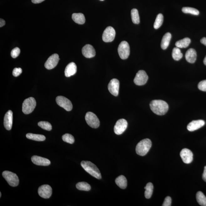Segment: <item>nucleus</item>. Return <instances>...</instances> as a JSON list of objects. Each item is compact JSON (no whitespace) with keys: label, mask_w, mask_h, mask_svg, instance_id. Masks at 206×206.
Instances as JSON below:
<instances>
[{"label":"nucleus","mask_w":206,"mask_h":206,"mask_svg":"<svg viewBox=\"0 0 206 206\" xmlns=\"http://www.w3.org/2000/svg\"><path fill=\"white\" fill-rule=\"evenodd\" d=\"M45 0H32V2L34 3H39L43 2Z\"/></svg>","instance_id":"42"},{"label":"nucleus","mask_w":206,"mask_h":206,"mask_svg":"<svg viewBox=\"0 0 206 206\" xmlns=\"http://www.w3.org/2000/svg\"><path fill=\"white\" fill-rule=\"evenodd\" d=\"M203 63L204 64L206 65V56L205 57V58H204V59L203 60Z\"/></svg>","instance_id":"44"},{"label":"nucleus","mask_w":206,"mask_h":206,"mask_svg":"<svg viewBox=\"0 0 206 206\" xmlns=\"http://www.w3.org/2000/svg\"><path fill=\"white\" fill-rule=\"evenodd\" d=\"M36 103L34 98L30 97L26 99L22 105V111L25 114H30L35 108Z\"/></svg>","instance_id":"5"},{"label":"nucleus","mask_w":206,"mask_h":206,"mask_svg":"<svg viewBox=\"0 0 206 206\" xmlns=\"http://www.w3.org/2000/svg\"><path fill=\"white\" fill-rule=\"evenodd\" d=\"M115 31L113 27H107L104 31L103 34V41L106 43L112 42L115 39Z\"/></svg>","instance_id":"11"},{"label":"nucleus","mask_w":206,"mask_h":206,"mask_svg":"<svg viewBox=\"0 0 206 206\" xmlns=\"http://www.w3.org/2000/svg\"><path fill=\"white\" fill-rule=\"evenodd\" d=\"M118 54L121 59L125 60L128 58L130 54V47L128 43L123 41L119 44L118 48Z\"/></svg>","instance_id":"6"},{"label":"nucleus","mask_w":206,"mask_h":206,"mask_svg":"<svg viewBox=\"0 0 206 206\" xmlns=\"http://www.w3.org/2000/svg\"><path fill=\"white\" fill-rule=\"evenodd\" d=\"M3 178L8 182V184L12 187L18 186L19 179L16 174L8 171H5L3 173Z\"/></svg>","instance_id":"4"},{"label":"nucleus","mask_w":206,"mask_h":206,"mask_svg":"<svg viewBox=\"0 0 206 206\" xmlns=\"http://www.w3.org/2000/svg\"><path fill=\"white\" fill-rule=\"evenodd\" d=\"M77 72V66L74 62L69 63L66 67L65 74L66 77H69L74 75Z\"/></svg>","instance_id":"20"},{"label":"nucleus","mask_w":206,"mask_h":206,"mask_svg":"<svg viewBox=\"0 0 206 206\" xmlns=\"http://www.w3.org/2000/svg\"><path fill=\"white\" fill-rule=\"evenodd\" d=\"M60 58L58 54L55 53L52 55L48 58L45 63V67L48 70H51L56 66Z\"/></svg>","instance_id":"13"},{"label":"nucleus","mask_w":206,"mask_h":206,"mask_svg":"<svg viewBox=\"0 0 206 206\" xmlns=\"http://www.w3.org/2000/svg\"><path fill=\"white\" fill-rule=\"evenodd\" d=\"M116 184L122 189H125L127 186V180L125 176L121 175L115 179Z\"/></svg>","instance_id":"24"},{"label":"nucleus","mask_w":206,"mask_h":206,"mask_svg":"<svg viewBox=\"0 0 206 206\" xmlns=\"http://www.w3.org/2000/svg\"><path fill=\"white\" fill-rule=\"evenodd\" d=\"M76 188L78 189L84 191H89L91 189V187L89 183L84 182L78 183L76 184Z\"/></svg>","instance_id":"29"},{"label":"nucleus","mask_w":206,"mask_h":206,"mask_svg":"<svg viewBox=\"0 0 206 206\" xmlns=\"http://www.w3.org/2000/svg\"><path fill=\"white\" fill-rule=\"evenodd\" d=\"M86 123L91 128H97L100 126V121L97 116L91 112H88L85 115Z\"/></svg>","instance_id":"7"},{"label":"nucleus","mask_w":206,"mask_h":206,"mask_svg":"<svg viewBox=\"0 0 206 206\" xmlns=\"http://www.w3.org/2000/svg\"><path fill=\"white\" fill-rule=\"evenodd\" d=\"M83 55L87 58H91L96 55V51L93 47L90 44H86L82 50Z\"/></svg>","instance_id":"16"},{"label":"nucleus","mask_w":206,"mask_h":206,"mask_svg":"<svg viewBox=\"0 0 206 206\" xmlns=\"http://www.w3.org/2000/svg\"><path fill=\"white\" fill-rule=\"evenodd\" d=\"M171 203V198L170 197L168 196L166 197L164 199L162 206H170Z\"/></svg>","instance_id":"39"},{"label":"nucleus","mask_w":206,"mask_h":206,"mask_svg":"<svg viewBox=\"0 0 206 206\" xmlns=\"http://www.w3.org/2000/svg\"><path fill=\"white\" fill-rule=\"evenodd\" d=\"M20 48H15L12 50L11 52V55L12 58H16L20 55Z\"/></svg>","instance_id":"36"},{"label":"nucleus","mask_w":206,"mask_h":206,"mask_svg":"<svg viewBox=\"0 0 206 206\" xmlns=\"http://www.w3.org/2000/svg\"><path fill=\"white\" fill-rule=\"evenodd\" d=\"M182 10L183 13H190L195 15H198L199 14V12L198 10L190 7H184L183 8Z\"/></svg>","instance_id":"33"},{"label":"nucleus","mask_w":206,"mask_h":206,"mask_svg":"<svg viewBox=\"0 0 206 206\" xmlns=\"http://www.w3.org/2000/svg\"><path fill=\"white\" fill-rule=\"evenodd\" d=\"M38 125L42 129L47 131H51L52 129L51 124L47 122H44V121L40 122L38 123Z\"/></svg>","instance_id":"34"},{"label":"nucleus","mask_w":206,"mask_h":206,"mask_svg":"<svg viewBox=\"0 0 206 206\" xmlns=\"http://www.w3.org/2000/svg\"><path fill=\"white\" fill-rule=\"evenodd\" d=\"M196 199L197 202L202 206H206V197L202 192L198 191L196 194Z\"/></svg>","instance_id":"28"},{"label":"nucleus","mask_w":206,"mask_h":206,"mask_svg":"<svg viewBox=\"0 0 206 206\" xmlns=\"http://www.w3.org/2000/svg\"><path fill=\"white\" fill-rule=\"evenodd\" d=\"M4 126L8 130H11L13 124V112L11 110H8L4 118Z\"/></svg>","instance_id":"17"},{"label":"nucleus","mask_w":206,"mask_h":206,"mask_svg":"<svg viewBox=\"0 0 206 206\" xmlns=\"http://www.w3.org/2000/svg\"><path fill=\"white\" fill-rule=\"evenodd\" d=\"M152 142L148 138L142 140L137 145L136 151L138 155L143 156L146 155L151 148Z\"/></svg>","instance_id":"3"},{"label":"nucleus","mask_w":206,"mask_h":206,"mask_svg":"<svg viewBox=\"0 0 206 206\" xmlns=\"http://www.w3.org/2000/svg\"><path fill=\"white\" fill-rule=\"evenodd\" d=\"M148 79V76L145 71L141 70L138 71L135 77L134 82L138 86H143L146 83Z\"/></svg>","instance_id":"9"},{"label":"nucleus","mask_w":206,"mask_h":206,"mask_svg":"<svg viewBox=\"0 0 206 206\" xmlns=\"http://www.w3.org/2000/svg\"><path fill=\"white\" fill-rule=\"evenodd\" d=\"M150 109L154 113L158 115H163L168 110V105L166 102L161 100H152L150 103Z\"/></svg>","instance_id":"1"},{"label":"nucleus","mask_w":206,"mask_h":206,"mask_svg":"<svg viewBox=\"0 0 206 206\" xmlns=\"http://www.w3.org/2000/svg\"><path fill=\"white\" fill-rule=\"evenodd\" d=\"M32 161L33 163L39 166H47L51 164V162L48 159L36 155L32 157Z\"/></svg>","instance_id":"19"},{"label":"nucleus","mask_w":206,"mask_h":206,"mask_svg":"<svg viewBox=\"0 0 206 206\" xmlns=\"http://www.w3.org/2000/svg\"><path fill=\"white\" fill-rule=\"evenodd\" d=\"M100 1H104V0H100Z\"/></svg>","instance_id":"46"},{"label":"nucleus","mask_w":206,"mask_h":206,"mask_svg":"<svg viewBox=\"0 0 206 206\" xmlns=\"http://www.w3.org/2000/svg\"><path fill=\"white\" fill-rule=\"evenodd\" d=\"M200 42L206 46V38L204 37L200 40Z\"/></svg>","instance_id":"43"},{"label":"nucleus","mask_w":206,"mask_h":206,"mask_svg":"<svg viewBox=\"0 0 206 206\" xmlns=\"http://www.w3.org/2000/svg\"><path fill=\"white\" fill-rule=\"evenodd\" d=\"M1 193H0V197H1Z\"/></svg>","instance_id":"45"},{"label":"nucleus","mask_w":206,"mask_h":206,"mask_svg":"<svg viewBox=\"0 0 206 206\" xmlns=\"http://www.w3.org/2000/svg\"><path fill=\"white\" fill-rule=\"evenodd\" d=\"M185 58L187 62L190 63H193L196 61L197 53L193 48H190L187 51L185 54Z\"/></svg>","instance_id":"21"},{"label":"nucleus","mask_w":206,"mask_h":206,"mask_svg":"<svg viewBox=\"0 0 206 206\" xmlns=\"http://www.w3.org/2000/svg\"><path fill=\"white\" fill-rule=\"evenodd\" d=\"M131 16L133 23L136 24L140 23V18L138 11L136 8H133L131 11Z\"/></svg>","instance_id":"31"},{"label":"nucleus","mask_w":206,"mask_h":206,"mask_svg":"<svg viewBox=\"0 0 206 206\" xmlns=\"http://www.w3.org/2000/svg\"><path fill=\"white\" fill-rule=\"evenodd\" d=\"M172 55L173 58L176 61H178L183 58V54L179 48H174L173 50Z\"/></svg>","instance_id":"30"},{"label":"nucleus","mask_w":206,"mask_h":206,"mask_svg":"<svg viewBox=\"0 0 206 206\" xmlns=\"http://www.w3.org/2000/svg\"><path fill=\"white\" fill-rule=\"evenodd\" d=\"M163 22V16L161 13H159L156 18L154 23V28L158 29L162 25Z\"/></svg>","instance_id":"32"},{"label":"nucleus","mask_w":206,"mask_h":206,"mask_svg":"<svg viewBox=\"0 0 206 206\" xmlns=\"http://www.w3.org/2000/svg\"><path fill=\"white\" fill-rule=\"evenodd\" d=\"M182 160L184 163L189 164L193 162V154L191 150L188 148H183L180 153Z\"/></svg>","instance_id":"15"},{"label":"nucleus","mask_w":206,"mask_h":206,"mask_svg":"<svg viewBox=\"0 0 206 206\" xmlns=\"http://www.w3.org/2000/svg\"><path fill=\"white\" fill-rule=\"evenodd\" d=\"M62 138L63 141L70 143V144H73L74 142V137L70 134H64L62 137Z\"/></svg>","instance_id":"35"},{"label":"nucleus","mask_w":206,"mask_h":206,"mask_svg":"<svg viewBox=\"0 0 206 206\" xmlns=\"http://www.w3.org/2000/svg\"><path fill=\"white\" fill-rule=\"evenodd\" d=\"M205 122L203 120H193L187 126V129L189 131H193L200 129L205 125Z\"/></svg>","instance_id":"18"},{"label":"nucleus","mask_w":206,"mask_h":206,"mask_svg":"<svg viewBox=\"0 0 206 206\" xmlns=\"http://www.w3.org/2000/svg\"><path fill=\"white\" fill-rule=\"evenodd\" d=\"M127 127V121L124 119H119L117 121L114 126V132L117 135L122 134L125 131Z\"/></svg>","instance_id":"10"},{"label":"nucleus","mask_w":206,"mask_h":206,"mask_svg":"<svg viewBox=\"0 0 206 206\" xmlns=\"http://www.w3.org/2000/svg\"><path fill=\"white\" fill-rule=\"evenodd\" d=\"M145 190V197L147 199L151 198L153 193V186L151 183H147L146 186L144 187Z\"/></svg>","instance_id":"27"},{"label":"nucleus","mask_w":206,"mask_h":206,"mask_svg":"<svg viewBox=\"0 0 206 206\" xmlns=\"http://www.w3.org/2000/svg\"><path fill=\"white\" fill-rule=\"evenodd\" d=\"M72 18L76 23L83 25L85 22V18L83 14L82 13H74L72 15Z\"/></svg>","instance_id":"23"},{"label":"nucleus","mask_w":206,"mask_h":206,"mask_svg":"<svg viewBox=\"0 0 206 206\" xmlns=\"http://www.w3.org/2000/svg\"><path fill=\"white\" fill-rule=\"evenodd\" d=\"M26 137L29 139L37 141H43L46 139L45 136L41 134H34L29 133H28L26 135Z\"/></svg>","instance_id":"26"},{"label":"nucleus","mask_w":206,"mask_h":206,"mask_svg":"<svg viewBox=\"0 0 206 206\" xmlns=\"http://www.w3.org/2000/svg\"><path fill=\"white\" fill-rule=\"evenodd\" d=\"M5 24H6V22L3 19H0V27H3V26L5 25Z\"/></svg>","instance_id":"41"},{"label":"nucleus","mask_w":206,"mask_h":206,"mask_svg":"<svg viewBox=\"0 0 206 206\" xmlns=\"http://www.w3.org/2000/svg\"><path fill=\"white\" fill-rule=\"evenodd\" d=\"M198 87L200 91L206 92V80L200 81L198 84Z\"/></svg>","instance_id":"37"},{"label":"nucleus","mask_w":206,"mask_h":206,"mask_svg":"<svg viewBox=\"0 0 206 206\" xmlns=\"http://www.w3.org/2000/svg\"><path fill=\"white\" fill-rule=\"evenodd\" d=\"M171 35L170 33H167L164 34L161 41V47L163 49H167L169 46L171 39Z\"/></svg>","instance_id":"22"},{"label":"nucleus","mask_w":206,"mask_h":206,"mask_svg":"<svg viewBox=\"0 0 206 206\" xmlns=\"http://www.w3.org/2000/svg\"><path fill=\"white\" fill-rule=\"evenodd\" d=\"M22 68H15L13 71V75L15 77H18L22 73Z\"/></svg>","instance_id":"38"},{"label":"nucleus","mask_w":206,"mask_h":206,"mask_svg":"<svg viewBox=\"0 0 206 206\" xmlns=\"http://www.w3.org/2000/svg\"><path fill=\"white\" fill-rule=\"evenodd\" d=\"M119 86V82L118 79H113L108 84V91L113 96H117L118 95Z\"/></svg>","instance_id":"14"},{"label":"nucleus","mask_w":206,"mask_h":206,"mask_svg":"<svg viewBox=\"0 0 206 206\" xmlns=\"http://www.w3.org/2000/svg\"><path fill=\"white\" fill-rule=\"evenodd\" d=\"M81 164L83 168L93 177L98 179H101V174L99 169L93 163L89 161H83Z\"/></svg>","instance_id":"2"},{"label":"nucleus","mask_w":206,"mask_h":206,"mask_svg":"<svg viewBox=\"0 0 206 206\" xmlns=\"http://www.w3.org/2000/svg\"><path fill=\"white\" fill-rule=\"evenodd\" d=\"M52 188L48 185H43L39 187L38 190L40 196L44 198H49L52 194Z\"/></svg>","instance_id":"12"},{"label":"nucleus","mask_w":206,"mask_h":206,"mask_svg":"<svg viewBox=\"0 0 206 206\" xmlns=\"http://www.w3.org/2000/svg\"><path fill=\"white\" fill-rule=\"evenodd\" d=\"M56 101L57 104L62 107L67 111H70L73 108V105L70 100L65 97L58 96L57 97Z\"/></svg>","instance_id":"8"},{"label":"nucleus","mask_w":206,"mask_h":206,"mask_svg":"<svg viewBox=\"0 0 206 206\" xmlns=\"http://www.w3.org/2000/svg\"><path fill=\"white\" fill-rule=\"evenodd\" d=\"M191 40L189 38H185L176 43V47L179 48H186L189 45Z\"/></svg>","instance_id":"25"},{"label":"nucleus","mask_w":206,"mask_h":206,"mask_svg":"<svg viewBox=\"0 0 206 206\" xmlns=\"http://www.w3.org/2000/svg\"><path fill=\"white\" fill-rule=\"evenodd\" d=\"M202 179L206 182V166L204 167L203 173L202 175Z\"/></svg>","instance_id":"40"}]
</instances>
